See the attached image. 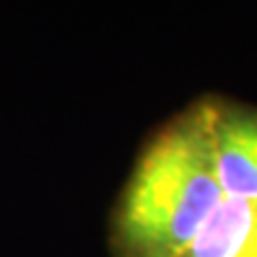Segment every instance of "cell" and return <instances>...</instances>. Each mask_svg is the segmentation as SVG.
<instances>
[{
    "label": "cell",
    "mask_w": 257,
    "mask_h": 257,
    "mask_svg": "<svg viewBox=\"0 0 257 257\" xmlns=\"http://www.w3.org/2000/svg\"><path fill=\"white\" fill-rule=\"evenodd\" d=\"M210 99L216 187L180 257H257V105Z\"/></svg>",
    "instance_id": "cell-2"
},
{
    "label": "cell",
    "mask_w": 257,
    "mask_h": 257,
    "mask_svg": "<svg viewBox=\"0 0 257 257\" xmlns=\"http://www.w3.org/2000/svg\"><path fill=\"white\" fill-rule=\"evenodd\" d=\"M216 184L212 99L176 114L140 155L111 223L116 257H180Z\"/></svg>",
    "instance_id": "cell-1"
}]
</instances>
